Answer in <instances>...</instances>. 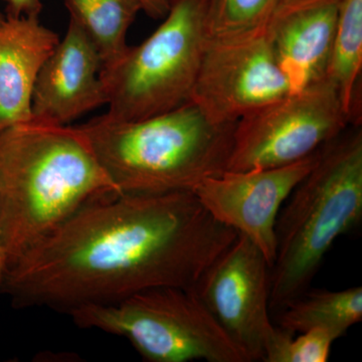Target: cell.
Instances as JSON below:
<instances>
[{"label":"cell","mask_w":362,"mask_h":362,"mask_svg":"<svg viewBox=\"0 0 362 362\" xmlns=\"http://www.w3.org/2000/svg\"><path fill=\"white\" fill-rule=\"evenodd\" d=\"M238 235L192 192L105 194L9 266L0 293L16 308L70 314L153 288L192 289Z\"/></svg>","instance_id":"1"},{"label":"cell","mask_w":362,"mask_h":362,"mask_svg":"<svg viewBox=\"0 0 362 362\" xmlns=\"http://www.w3.org/2000/svg\"><path fill=\"white\" fill-rule=\"evenodd\" d=\"M114 192L76 126L30 121L0 131L4 271L88 202Z\"/></svg>","instance_id":"2"},{"label":"cell","mask_w":362,"mask_h":362,"mask_svg":"<svg viewBox=\"0 0 362 362\" xmlns=\"http://www.w3.org/2000/svg\"><path fill=\"white\" fill-rule=\"evenodd\" d=\"M235 125L211 122L190 101L142 120L103 115L76 127L119 192L166 194L225 173Z\"/></svg>","instance_id":"3"},{"label":"cell","mask_w":362,"mask_h":362,"mask_svg":"<svg viewBox=\"0 0 362 362\" xmlns=\"http://www.w3.org/2000/svg\"><path fill=\"white\" fill-rule=\"evenodd\" d=\"M361 221L362 131L354 125L321 147L315 165L279 211L271 311L308 290L337 238Z\"/></svg>","instance_id":"4"},{"label":"cell","mask_w":362,"mask_h":362,"mask_svg":"<svg viewBox=\"0 0 362 362\" xmlns=\"http://www.w3.org/2000/svg\"><path fill=\"white\" fill-rule=\"evenodd\" d=\"M209 0H171L163 23L113 63L100 78L112 120L132 122L192 101L209 37Z\"/></svg>","instance_id":"5"},{"label":"cell","mask_w":362,"mask_h":362,"mask_svg":"<svg viewBox=\"0 0 362 362\" xmlns=\"http://www.w3.org/2000/svg\"><path fill=\"white\" fill-rule=\"evenodd\" d=\"M69 315L78 327L125 337L146 361L249 362L194 288H153Z\"/></svg>","instance_id":"6"},{"label":"cell","mask_w":362,"mask_h":362,"mask_svg":"<svg viewBox=\"0 0 362 362\" xmlns=\"http://www.w3.org/2000/svg\"><path fill=\"white\" fill-rule=\"evenodd\" d=\"M350 124L337 88L326 78L240 119L226 171L295 163L315 153Z\"/></svg>","instance_id":"7"},{"label":"cell","mask_w":362,"mask_h":362,"mask_svg":"<svg viewBox=\"0 0 362 362\" xmlns=\"http://www.w3.org/2000/svg\"><path fill=\"white\" fill-rule=\"evenodd\" d=\"M290 94L267 32L249 39L207 42L192 90L209 120L235 125L240 119Z\"/></svg>","instance_id":"8"},{"label":"cell","mask_w":362,"mask_h":362,"mask_svg":"<svg viewBox=\"0 0 362 362\" xmlns=\"http://www.w3.org/2000/svg\"><path fill=\"white\" fill-rule=\"evenodd\" d=\"M271 266L259 247L239 235L207 269L195 291L247 361H263L275 331L270 317Z\"/></svg>","instance_id":"9"},{"label":"cell","mask_w":362,"mask_h":362,"mask_svg":"<svg viewBox=\"0 0 362 362\" xmlns=\"http://www.w3.org/2000/svg\"><path fill=\"white\" fill-rule=\"evenodd\" d=\"M319 150L281 168L226 171L202 181L194 194L214 220L258 247L272 267L276 257L279 211L315 165Z\"/></svg>","instance_id":"10"},{"label":"cell","mask_w":362,"mask_h":362,"mask_svg":"<svg viewBox=\"0 0 362 362\" xmlns=\"http://www.w3.org/2000/svg\"><path fill=\"white\" fill-rule=\"evenodd\" d=\"M103 61L85 30L70 20L59 40L40 69L32 98L33 120L68 125L78 117L107 104L100 78Z\"/></svg>","instance_id":"11"},{"label":"cell","mask_w":362,"mask_h":362,"mask_svg":"<svg viewBox=\"0 0 362 362\" xmlns=\"http://www.w3.org/2000/svg\"><path fill=\"white\" fill-rule=\"evenodd\" d=\"M342 0L281 2L267 37L290 93L327 78Z\"/></svg>","instance_id":"12"},{"label":"cell","mask_w":362,"mask_h":362,"mask_svg":"<svg viewBox=\"0 0 362 362\" xmlns=\"http://www.w3.org/2000/svg\"><path fill=\"white\" fill-rule=\"evenodd\" d=\"M59 42L35 16H6L0 25V131L33 120L35 81Z\"/></svg>","instance_id":"13"},{"label":"cell","mask_w":362,"mask_h":362,"mask_svg":"<svg viewBox=\"0 0 362 362\" xmlns=\"http://www.w3.org/2000/svg\"><path fill=\"white\" fill-rule=\"evenodd\" d=\"M362 320V287L340 291L306 290L290 300L281 310L278 327L297 333L324 329L337 339Z\"/></svg>","instance_id":"14"},{"label":"cell","mask_w":362,"mask_h":362,"mask_svg":"<svg viewBox=\"0 0 362 362\" xmlns=\"http://www.w3.org/2000/svg\"><path fill=\"white\" fill-rule=\"evenodd\" d=\"M362 68V0H342L327 78L337 88L352 124L359 125L357 87Z\"/></svg>","instance_id":"15"},{"label":"cell","mask_w":362,"mask_h":362,"mask_svg":"<svg viewBox=\"0 0 362 362\" xmlns=\"http://www.w3.org/2000/svg\"><path fill=\"white\" fill-rule=\"evenodd\" d=\"M66 6L71 20L96 45L103 66L113 63L129 47L128 30L141 11L137 0H66Z\"/></svg>","instance_id":"16"},{"label":"cell","mask_w":362,"mask_h":362,"mask_svg":"<svg viewBox=\"0 0 362 362\" xmlns=\"http://www.w3.org/2000/svg\"><path fill=\"white\" fill-rule=\"evenodd\" d=\"M282 0H209L207 37L230 42L256 37L267 32Z\"/></svg>","instance_id":"17"},{"label":"cell","mask_w":362,"mask_h":362,"mask_svg":"<svg viewBox=\"0 0 362 362\" xmlns=\"http://www.w3.org/2000/svg\"><path fill=\"white\" fill-rule=\"evenodd\" d=\"M335 340L327 330L312 329L297 335L276 326L267 342L263 361L326 362Z\"/></svg>","instance_id":"18"},{"label":"cell","mask_w":362,"mask_h":362,"mask_svg":"<svg viewBox=\"0 0 362 362\" xmlns=\"http://www.w3.org/2000/svg\"><path fill=\"white\" fill-rule=\"evenodd\" d=\"M6 4L7 16H35L42 13V4L40 0H2Z\"/></svg>","instance_id":"19"},{"label":"cell","mask_w":362,"mask_h":362,"mask_svg":"<svg viewBox=\"0 0 362 362\" xmlns=\"http://www.w3.org/2000/svg\"><path fill=\"white\" fill-rule=\"evenodd\" d=\"M141 11L153 20L163 18L168 13L171 0H137Z\"/></svg>","instance_id":"20"},{"label":"cell","mask_w":362,"mask_h":362,"mask_svg":"<svg viewBox=\"0 0 362 362\" xmlns=\"http://www.w3.org/2000/svg\"><path fill=\"white\" fill-rule=\"evenodd\" d=\"M4 269H6V259H4V250H2L1 243H0V283H1L2 276H4Z\"/></svg>","instance_id":"21"},{"label":"cell","mask_w":362,"mask_h":362,"mask_svg":"<svg viewBox=\"0 0 362 362\" xmlns=\"http://www.w3.org/2000/svg\"><path fill=\"white\" fill-rule=\"evenodd\" d=\"M4 20H6V16H4L1 13H0V25L4 23Z\"/></svg>","instance_id":"22"},{"label":"cell","mask_w":362,"mask_h":362,"mask_svg":"<svg viewBox=\"0 0 362 362\" xmlns=\"http://www.w3.org/2000/svg\"><path fill=\"white\" fill-rule=\"evenodd\" d=\"M299 1V0H282V2Z\"/></svg>","instance_id":"23"}]
</instances>
